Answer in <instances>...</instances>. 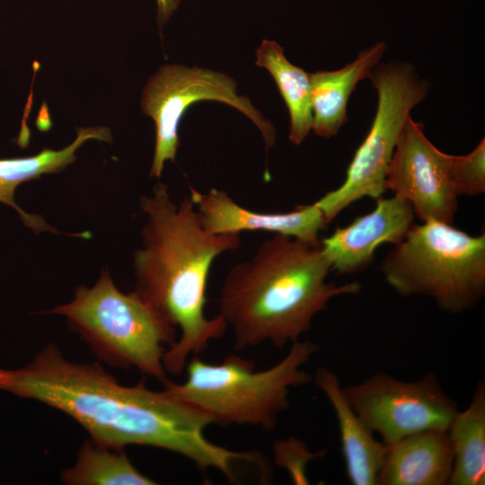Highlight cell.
Returning <instances> with one entry per match:
<instances>
[{
  "label": "cell",
  "mask_w": 485,
  "mask_h": 485,
  "mask_svg": "<svg viewBox=\"0 0 485 485\" xmlns=\"http://www.w3.org/2000/svg\"><path fill=\"white\" fill-rule=\"evenodd\" d=\"M381 271L401 295L429 297L446 312H463L485 293V234L472 236L438 221L414 224Z\"/></svg>",
  "instance_id": "6"
},
{
  "label": "cell",
  "mask_w": 485,
  "mask_h": 485,
  "mask_svg": "<svg viewBox=\"0 0 485 485\" xmlns=\"http://www.w3.org/2000/svg\"><path fill=\"white\" fill-rule=\"evenodd\" d=\"M323 452L309 451L305 444L295 437L277 441L275 444L276 463L287 469L296 484H307L305 466L313 458L322 455Z\"/></svg>",
  "instance_id": "21"
},
{
  "label": "cell",
  "mask_w": 485,
  "mask_h": 485,
  "mask_svg": "<svg viewBox=\"0 0 485 485\" xmlns=\"http://www.w3.org/2000/svg\"><path fill=\"white\" fill-rule=\"evenodd\" d=\"M410 204L393 196L376 199L374 210L355 218L344 227H337L320 241L321 248L339 274L364 270L374 260L376 249L384 243L399 244L414 223Z\"/></svg>",
  "instance_id": "11"
},
{
  "label": "cell",
  "mask_w": 485,
  "mask_h": 485,
  "mask_svg": "<svg viewBox=\"0 0 485 485\" xmlns=\"http://www.w3.org/2000/svg\"><path fill=\"white\" fill-rule=\"evenodd\" d=\"M314 382L333 408L349 481L354 485H376L387 445L375 438L374 432L352 409L333 371L318 368Z\"/></svg>",
  "instance_id": "14"
},
{
  "label": "cell",
  "mask_w": 485,
  "mask_h": 485,
  "mask_svg": "<svg viewBox=\"0 0 485 485\" xmlns=\"http://www.w3.org/2000/svg\"><path fill=\"white\" fill-rule=\"evenodd\" d=\"M66 485H154L157 482L139 472L125 450L114 449L86 438L75 463L63 469Z\"/></svg>",
  "instance_id": "19"
},
{
  "label": "cell",
  "mask_w": 485,
  "mask_h": 485,
  "mask_svg": "<svg viewBox=\"0 0 485 485\" xmlns=\"http://www.w3.org/2000/svg\"><path fill=\"white\" fill-rule=\"evenodd\" d=\"M181 0H156L157 21L159 24L166 23L178 9Z\"/></svg>",
  "instance_id": "22"
},
{
  "label": "cell",
  "mask_w": 485,
  "mask_h": 485,
  "mask_svg": "<svg viewBox=\"0 0 485 485\" xmlns=\"http://www.w3.org/2000/svg\"><path fill=\"white\" fill-rule=\"evenodd\" d=\"M255 64L273 77L289 112V140L300 145L313 126L310 74L292 64L275 40L261 41L256 50Z\"/></svg>",
  "instance_id": "18"
},
{
  "label": "cell",
  "mask_w": 485,
  "mask_h": 485,
  "mask_svg": "<svg viewBox=\"0 0 485 485\" xmlns=\"http://www.w3.org/2000/svg\"><path fill=\"white\" fill-rule=\"evenodd\" d=\"M453 463L447 430H423L387 445L377 484H448Z\"/></svg>",
  "instance_id": "13"
},
{
  "label": "cell",
  "mask_w": 485,
  "mask_h": 485,
  "mask_svg": "<svg viewBox=\"0 0 485 485\" xmlns=\"http://www.w3.org/2000/svg\"><path fill=\"white\" fill-rule=\"evenodd\" d=\"M45 313L65 317L103 363L136 368L162 383L167 379L163 356L177 340L176 328L135 291L121 292L108 271L93 287H79L70 302Z\"/></svg>",
  "instance_id": "5"
},
{
  "label": "cell",
  "mask_w": 485,
  "mask_h": 485,
  "mask_svg": "<svg viewBox=\"0 0 485 485\" xmlns=\"http://www.w3.org/2000/svg\"><path fill=\"white\" fill-rule=\"evenodd\" d=\"M201 101H216L238 110L260 130L266 151L274 146L275 127L247 96L238 94L232 76L209 68L166 64L149 77L141 94V110L155 127L151 177L159 178L165 163L174 162L181 119L190 105Z\"/></svg>",
  "instance_id": "8"
},
{
  "label": "cell",
  "mask_w": 485,
  "mask_h": 485,
  "mask_svg": "<svg viewBox=\"0 0 485 485\" xmlns=\"http://www.w3.org/2000/svg\"><path fill=\"white\" fill-rule=\"evenodd\" d=\"M141 208L146 222L142 247L134 254V291L179 329V338L163 356L166 373L179 375L192 354L205 350L227 329L219 314L206 316L207 280L214 260L236 250L241 237L206 230L190 196L177 204L163 183L142 197Z\"/></svg>",
  "instance_id": "2"
},
{
  "label": "cell",
  "mask_w": 485,
  "mask_h": 485,
  "mask_svg": "<svg viewBox=\"0 0 485 485\" xmlns=\"http://www.w3.org/2000/svg\"><path fill=\"white\" fill-rule=\"evenodd\" d=\"M319 346L309 340L291 344L276 365L256 371L254 364L230 354L220 364L197 356L188 360L183 383L163 382L166 391L208 413L218 424H237L269 431L289 406L291 388L305 384L312 376L303 366Z\"/></svg>",
  "instance_id": "4"
},
{
  "label": "cell",
  "mask_w": 485,
  "mask_h": 485,
  "mask_svg": "<svg viewBox=\"0 0 485 485\" xmlns=\"http://www.w3.org/2000/svg\"><path fill=\"white\" fill-rule=\"evenodd\" d=\"M343 392L352 409L386 445L423 430H447L458 411L456 402L433 374L405 382L379 372L343 387Z\"/></svg>",
  "instance_id": "9"
},
{
  "label": "cell",
  "mask_w": 485,
  "mask_h": 485,
  "mask_svg": "<svg viewBox=\"0 0 485 485\" xmlns=\"http://www.w3.org/2000/svg\"><path fill=\"white\" fill-rule=\"evenodd\" d=\"M90 139L110 142V130L104 127L80 128L75 139L63 149L44 148L36 155L29 157L0 159V202L13 207L25 225L35 232L59 233L41 216L28 214L19 207L13 194L15 189L24 181L64 170L75 162L76 151Z\"/></svg>",
  "instance_id": "16"
},
{
  "label": "cell",
  "mask_w": 485,
  "mask_h": 485,
  "mask_svg": "<svg viewBox=\"0 0 485 485\" xmlns=\"http://www.w3.org/2000/svg\"><path fill=\"white\" fill-rule=\"evenodd\" d=\"M369 78L377 93V109L370 129L347 169L344 182L314 202L327 225L357 200L383 196L404 123L430 89L429 84L407 62L378 64Z\"/></svg>",
  "instance_id": "7"
},
{
  "label": "cell",
  "mask_w": 485,
  "mask_h": 485,
  "mask_svg": "<svg viewBox=\"0 0 485 485\" xmlns=\"http://www.w3.org/2000/svg\"><path fill=\"white\" fill-rule=\"evenodd\" d=\"M453 450L450 485L485 484V384L480 382L470 405L457 411L448 428Z\"/></svg>",
  "instance_id": "17"
},
{
  "label": "cell",
  "mask_w": 485,
  "mask_h": 485,
  "mask_svg": "<svg viewBox=\"0 0 485 485\" xmlns=\"http://www.w3.org/2000/svg\"><path fill=\"white\" fill-rule=\"evenodd\" d=\"M385 189L408 201L421 221L452 224L458 202L448 171V154L427 137L424 125L409 116L401 131Z\"/></svg>",
  "instance_id": "10"
},
{
  "label": "cell",
  "mask_w": 485,
  "mask_h": 485,
  "mask_svg": "<svg viewBox=\"0 0 485 485\" xmlns=\"http://www.w3.org/2000/svg\"><path fill=\"white\" fill-rule=\"evenodd\" d=\"M331 270L321 242L282 234H273L249 260L233 266L221 286L218 314L233 331L234 348L263 342L282 348L296 342L331 298L360 290L357 282H328Z\"/></svg>",
  "instance_id": "3"
},
{
  "label": "cell",
  "mask_w": 485,
  "mask_h": 485,
  "mask_svg": "<svg viewBox=\"0 0 485 485\" xmlns=\"http://www.w3.org/2000/svg\"><path fill=\"white\" fill-rule=\"evenodd\" d=\"M0 391L65 413L96 444L119 450L129 445L164 449L230 480L234 462L252 457L251 452L209 441L204 432L215 420L208 413L164 388L154 391L143 382L123 385L99 362L71 361L53 343L21 367H0Z\"/></svg>",
  "instance_id": "1"
},
{
  "label": "cell",
  "mask_w": 485,
  "mask_h": 485,
  "mask_svg": "<svg viewBox=\"0 0 485 485\" xmlns=\"http://www.w3.org/2000/svg\"><path fill=\"white\" fill-rule=\"evenodd\" d=\"M448 171L456 195H478L485 192V139L465 155L448 154Z\"/></svg>",
  "instance_id": "20"
},
{
  "label": "cell",
  "mask_w": 485,
  "mask_h": 485,
  "mask_svg": "<svg viewBox=\"0 0 485 485\" xmlns=\"http://www.w3.org/2000/svg\"><path fill=\"white\" fill-rule=\"evenodd\" d=\"M191 198L203 227L216 234L265 231L318 244L319 233L326 227L315 205H300L286 213H263L244 208L225 191L216 188L200 192L190 187Z\"/></svg>",
  "instance_id": "12"
},
{
  "label": "cell",
  "mask_w": 485,
  "mask_h": 485,
  "mask_svg": "<svg viewBox=\"0 0 485 485\" xmlns=\"http://www.w3.org/2000/svg\"><path fill=\"white\" fill-rule=\"evenodd\" d=\"M386 50L379 41L360 51L350 63L338 70L310 74V95L313 110L312 130L330 138L338 134L347 121V106L357 84L368 78Z\"/></svg>",
  "instance_id": "15"
}]
</instances>
